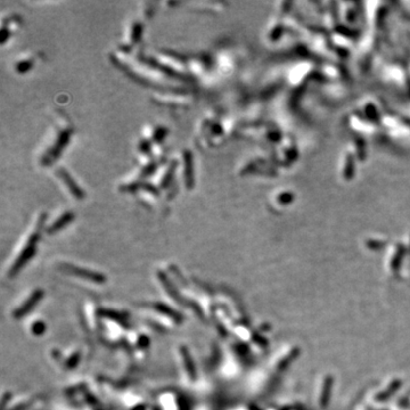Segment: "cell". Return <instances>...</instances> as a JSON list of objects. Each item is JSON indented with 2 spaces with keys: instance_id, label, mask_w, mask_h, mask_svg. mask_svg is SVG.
Here are the masks:
<instances>
[{
  "instance_id": "7a4b0ae2",
  "label": "cell",
  "mask_w": 410,
  "mask_h": 410,
  "mask_svg": "<svg viewBox=\"0 0 410 410\" xmlns=\"http://www.w3.org/2000/svg\"><path fill=\"white\" fill-rule=\"evenodd\" d=\"M185 180H186V186L192 188L194 185V168H193V156L189 152L185 153Z\"/></svg>"
},
{
  "instance_id": "277c9868",
  "label": "cell",
  "mask_w": 410,
  "mask_h": 410,
  "mask_svg": "<svg viewBox=\"0 0 410 410\" xmlns=\"http://www.w3.org/2000/svg\"><path fill=\"white\" fill-rule=\"evenodd\" d=\"M72 218H73V215H72V213H65V214H63L60 219L57 220L56 222H55L53 226H51V231H57V230H60V229H62L63 227L64 226H66V224H68L69 222H71L72 221Z\"/></svg>"
},
{
  "instance_id": "6da1fadb",
  "label": "cell",
  "mask_w": 410,
  "mask_h": 410,
  "mask_svg": "<svg viewBox=\"0 0 410 410\" xmlns=\"http://www.w3.org/2000/svg\"><path fill=\"white\" fill-rule=\"evenodd\" d=\"M57 173H58V176L61 177V179L64 181L66 186H68V188L70 189V192L72 193L73 196H76L79 200L84 199V196H85L84 191H81V188L76 184V181L72 179V177L69 175L68 171L64 170V169H60Z\"/></svg>"
},
{
  "instance_id": "8992f818",
  "label": "cell",
  "mask_w": 410,
  "mask_h": 410,
  "mask_svg": "<svg viewBox=\"0 0 410 410\" xmlns=\"http://www.w3.org/2000/svg\"><path fill=\"white\" fill-rule=\"evenodd\" d=\"M31 66H32V62H30V61L27 62V61H25V62L19 63L16 69H17L18 72L24 73V72H26V71L31 68Z\"/></svg>"
},
{
  "instance_id": "5b68a950",
  "label": "cell",
  "mask_w": 410,
  "mask_h": 410,
  "mask_svg": "<svg viewBox=\"0 0 410 410\" xmlns=\"http://www.w3.org/2000/svg\"><path fill=\"white\" fill-rule=\"evenodd\" d=\"M141 34V25L140 24H135L132 29V40L133 41H139Z\"/></svg>"
},
{
  "instance_id": "3957f363",
  "label": "cell",
  "mask_w": 410,
  "mask_h": 410,
  "mask_svg": "<svg viewBox=\"0 0 410 410\" xmlns=\"http://www.w3.org/2000/svg\"><path fill=\"white\" fill-rule=\"evenodd\" d=\"M69 132H63L62 135L60 136V138H58V141H57V145L55 146V148L53 149V151L50 152V157H51V160H54V159H56V157L58 156V154L61 153V151L63 148L65 147V145H66V143H68L69 141Z\"/></svg>"
}]
</instances>
